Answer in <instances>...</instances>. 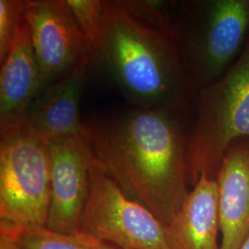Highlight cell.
<instances>
[{
  "instance_id": "5bb4252c",
  "label": "cell",
  "mask_w": 249,
  "mask_h": 249,
  "mask_svg": "<svg viewBox=\"0 0 249 249\" xmlns=\"http://www.w3.org/2000/svg\"><path fill=\"white\" fill-rule=\"evenodd\" d=\"M92 51L101 36L104 18L103 0H66Z\"/></svg>"
},
{
  "instance_id": "4fadbf2b",
  "label": "cell",
  "mask_w": 249,
  "mask_h": 249,
  "mask_svg": "<svg viewBox=\"0 0 249 249\" xmlns=\"http://www.w3.org/2000/svg\"><path fill=\"white\" fill-rule=\"evenodd\" d=\"M8 235L15 240L20 249H120L80 230L59 233L46 227H37Z\"/></svg>"
},
{
  "instance_id": "7a4b0ae2",
  "label": "cell",
  "mask_w": 249,
  "mask_h": 249,
  "mask_svg": "<svg viewBox=\"0 0 249 249\" xmlns=\"http://www.w3.org/2000/svg\"><path fill=\"white\" fill-rule=\"evenodd\" d=\"M173 2L104 1L101 36L92 60L101 64L133 107L187 116L196 91L178 44Z\"/></svg>"
},
{
  "instance_id": "e0dca14e",
  "label": "cell",
  "mask_w": 249,
  "mask_h": 249,
  "mask_svg": "<svg viewBox=\"0 0 249 249\" xmlns=\"http://www.w3.org/2000/svg\"><path fill=\"white\" fill-rule=\"evenodd\" d=\"M238 249H249V234L248 235V237L244 240V242L241 244Z\"/></svg>"
},
{
  "instance_id": "8992f818",
  "label": "cell",
  "mask_w": 249,
  "mask_h": 249,
  "mask_svg": "<svg viewBox=\"0 0 249 249\" xmlns=\"http://www.w3.org/2000/svg\"><path fill=\"white\" fill-rule=\"evenodd\" d=\"M80 231L120 249H181L169 227L127 196L95 157Z\"/></svg>"
},
{
  "instance_id": "6da1fadb",
  "label": "cell",
  "mask_w": 249,
  "mask_h": 249,
  "mask_svg": "<svg viewBox=\"0 0 249 249\" xmlns=\"http://www.w3.org/2000/svg\"><path fill=\"white\" fill-rule=\"evenodd\" d=\"M185 116L133 107L85 122L87 142L102 168L167 226L189 192Z\"/></svg>"
},
{
  "instance_id": "5b68a950",
  "label": "cell",
  "mask_w": 249,
  "mask_h": 249,
  "mask_svg": "<svg viewBox=\"0 0 249 249\" xmlns=\"http://www.w3.org/2000/svg\"><path fill=\"white\" fill-rule=\"evenodd\" d=\"M51 198L47 143L27 125L0 140V233L45 227Z\"/></svg>"
},
{
  "instance_id": "3957f363",
  "label": "cell",
  "mask_w": 249,
  "mask_h": 249,
  "mask_svg": "<svg viewBox=\"0 0 249 249\" xmlns=\"http://www.w3.org/2000/svg\"><path fill=\"white\" fill-rule=\"evenodd\" d=\"M195 122L188 135V183L200 176L216 179L225 151L249 138V36L239 56L213 83L196 90Z\"/></svg>"
},
{
  "instance_id": "52a82bcc",
  "label": "cell",
  "mask_w": 249,
  "mask_h": 249,
  "mask_svg": "<svg viewBox=\"0 0 249 249\" xmlns=\"http://www.w3.org/2000/svg\"><path fill=\"white\" fill-rule=\"evenodd\" d=\"M25 17L31 29L42 90L91 53L66 0H26Z\"/></svg>"
},
{
  "instance_id": "9c48e42d",
  "label": "cell",
  "mask_w": 249,
  "mask_h": 249,
  "mask_svg": "<svg viewBox=\"0 0 249 249\" xmlns=\"http://www.w3.org/2000/svg\"><path fill=\"white\" fill-rule=\"evenodd\" d=\"M0 140L26 125L27 114L42 83L25 9L0 70Z\"/></svg>"
},
{
  "instance_id": "277c9868",
  "label": "cell",
  "mask_w": 249,
  "mask_h": 249,
  "mask_svg": "<svg viewBox=\"0 0 249 249\" xmlns=\"http://www.w3.org/2000/svg\"><path fill=\"white\" fill-rule=\"evenodd\" d=\"M176 31L187 76L196 92L220 79L244 49L249 36V0L182 4Z\"/></svg>"
},
{
  "instance_id": "ba28073f",
  "label": "cell",
  "mask_w": 249,
  "mask_h": 249,
  "mask_svg": "<svg viewBox=\"0 0 249 249\" xmlns=\"http://www.w3.org/2000/svg\"><path fill=\"white\" fill-rule=\"evenodd\" d=\"M47 146L51 156V198L45 227L59 233L80 231L94 155L84 139L60 140Z\"/></svg>"
},
{
  "instance_id": "2e32d148",
  "label": "cell",
  "mask_w": 249,
  "mask_h": 249,
  "mask_svg": "<svg viewBox=\"0 0 249 249\" xmlns=\"http://www.w3.org/2000/svg\"><path fill=\"white\" fill-rule=\"evenodd\" d=\"M0 249H20L15 240L8 234L0 233Z\"/></svg>"
},
{
  "instance_id": "9a60e30c",
  "label": "cell",
  "mask_w": 249,
  "mask_h": 249,
  "mask_svg": "<svg viewBox=\"0 0 249 249\" xmlns=\"http://www.w3.org/2000/svg\"><path fill=\"white\" fill-rule=\"evenodd\" d=\"M26 1L0 0V62L6 57Z\"/></svg>"
},
{
  "instance_id": "8fae6325",
  "label": "cell",
  "mask_w": 249,
  "mask_h": 249,
  "mask_svg": "<svg viewBox=\"0 0 249 249\" xmlns=\"http://www.w3.org/2000/svg\"><path fill=\"white\" fill-rule=\"evenodd\" d=\"M220 249H238L249 234V138L230 144L217 175Z\"/></svg>"
},
{
  "instance_id": "7c38bea8",
  "label": "cell",
  "mask_w": 249,
  "mask_h": 249,
  "mask_svg": "<svg viewBox=\"0 0 249 249\" xmlns=\"http://www.w3.org/2000/svg\"><path fill=\"white\" fill-rule=\"evenodd\" d=\"M168 227L181 249H220L217 180L200 176Z\"/></svg>"
},
{
  "instance_id": "30bf717a",
  "label": "cell",
  "mask_w": 249,
  "mask_h": 249,
  "mask_svg": "<svg viewBox=\"0 0 249 249\" xmlns=\"http://www.w3.org/2000/svg\"><path fill=\"white\" fill-rule=\"evenodd\" d=\"M92 53L71 71L46 86L32 103L26 125L45 142L67 139L87 141V127L81 119L80 104Z\"/></svg>"
}]
</instances>
